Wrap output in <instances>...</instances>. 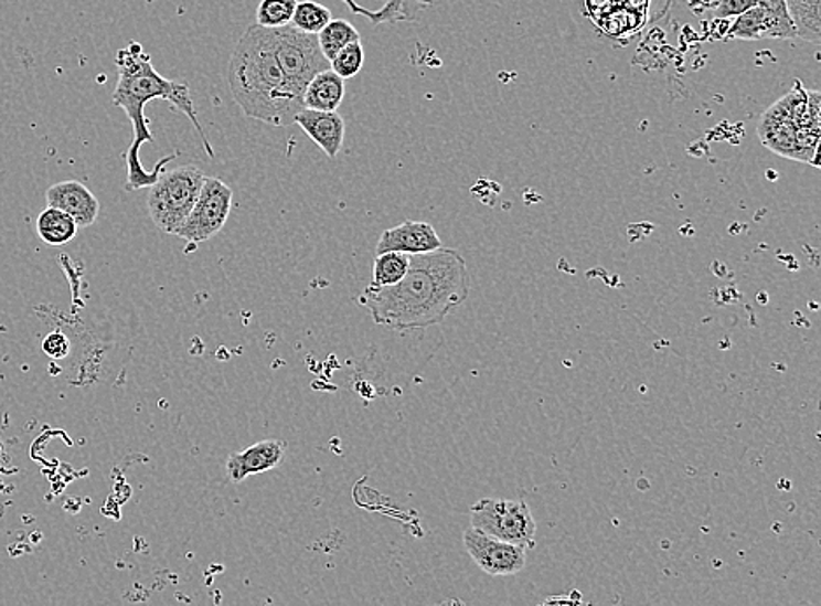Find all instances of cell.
Returning <instances> with one entry per match:
<instances>
[{"label": "cell", "mask_w": 821, "mask_h": 606, "mask_svg": "<svg viewBox=\"0 0 821 606\" xmlns=\"http://www.w3.org/2000/svg\"><path fill=\"white\" fill-rule=\"evenodd\" d=\"M286 456V442L268 440L258 442L242 453H235L226 461V471L232 482H242L249 475L265 474L274 470L282 463Z\"/></svg>", "instance_id": "cell-11"}, {"label": "cell", "mask_w": 821, "mask_h": 606, "mask_svg": "<svg viewBox=\"0 0 821 606\" xmlns=\"http://www.w3.org/2000/svg\"><path fill=\"white\" fill-rule=\"evenodd\" d=\"M444 247L437 230L424 221H403L402 225L384 230L377 242V255L382 253H403V255H426Z\"/></svg>", "instance_id": "cell-9"}, {"label": "cell", "mask_w": 821, "mask_h": 606, "mask_svg": "<svg viewBox=\"0 0 821 606\" xmlns=\"http://www.w3.org/2000/svg\"><path fill=\"white\" fill-rule=\"evenodd\" d=\"M462 542L471 560L479 564V568L494 577H509L524 570L527 561V549L513 543L501 542L488 534L468 528L462 534Z\"/></svg>", "instance_id": "cell-8"}, {"label": "cell", "mask_w": 821, "mask_h": 606, "mask_svg": "<svg viewBox=\"0 0 821 606\" xmlns=\"http://www.w3.org/2000/svg\"><path fill=\"white\" fill-rule=\"evenodd\" d=\"M270 30L271 47L284 74L292 85L306 94L313 76L331 68L330 60L322 55L318 35L306 34L292 25Z\"/></svg>", "instance_id": "cell-6"}, {"label": "cell", "mask_w": 821, "mask_h": 606, "mask_svg": "<svg viewBox=\"0 0 821 606\" xmlns=\"http://www.w3.org/2000/svg\"><path fill=\"white\" fill-rule=\"evenodd\" d=\"M343 97H345V81L328 68L318 76H313L307 85L303 104L307 109L333 113L343 103Z\"/></svg>", "instance_id": "cell-14"}, {"label": "cell", "mask_w": 821, "mask_h": 606, "mask_svg": "<svg viewBox=\"0 0 821 606\" xmlns=\"http://www.w3.org/2000/svg\"><path fill=\"white\" fill-rule=\"evenodd\" d=\"M408 267H410V256L403 255V253L377 255L373 264L372 286L387 288V286L398 285L399 280L407 276Z\"/></svg>", "instance_id": "cell-19"}, {"label": "cell", "mask_w": 821, "mask_h": 606, "mask_svg": "<svg viewBox=\"0 0 821 606\" xmlns=\"http://www.w3.org/2000/svg\"><path fill=\"white\" fill-rule=\"evenodd\" d=\"M228 85L247 118L271 127H289L306 109L303 92L292 85L274 55L270 30L256 23L247 26L233 50Z\"/></svg>", "instance_id": "cell-3"}, {"label": "cell", "mask_w": 821, "mask_h": 606, "mask_svg": "<svg viewBox=\"0 0 821 606\" xmlns=\"http://www.w3.org/2000/svg\"><path fill=\"white\" fill-rule=\"evenodd\" d=\"M298 0H262L256 11V25L263 29H282L291 25Z\"/></svg>", "instance_id": "cell-21"}, {"label": "cell", "mask_w": 821, "mask_h": 606, "mask_svg": "<svg viewBox=\"0 0 821 606\" xmlns=\"http://www.w3.org/2000/svg\"><path fill=\"white\" fill-rule=\"evenodd\" d=\"M788 17L797 38L808 43L821 41V0H787Z\"/></svg>", "instance_id": "cell-16"}, {"label": "cell", "mask_w": 821, "mask_h": 606, "mask_svg": "<svg viewBox=\"0 0 821 606\" xmlns=\"http://www.w3.org/2000/svg\"><path fill=\"white\" fill-rule=\"evenodd\" d=\"M330 65L331 71L334 74H339L343 81L356 76L364 65V47L361 41L343 47L342 52L331 60Z\"/></svg>", "instance_id": "cell-22"}, {"label": "cell", "mask_w": 821, "mask_h": 606, "mask_svg": "<svg viewBox=\"0 0 821 606\" xmlns=\"http://www.w3.org/2000/svg\"><path fill=\"white\" fill-rule=\"evenodd\" d=\"M470 274L458 251L441 249L412 255L407 276L398 285L366 286L358 298L373 321L396 331L426 330L470 297Z\"/></svg>", "instance_id": "cell-1"}, {"label": "cell", "mask_w": 821, "mask_h": 606, "mask_svg": "<svg viewBox=\"0 0 821 606\" xmlns=\"http://www.w3.org/2000/svg\"><path fill=\"white\" fill-rule=\"evenodd\" d=\"M754 8H757V0H719L715 8V17L718 20L737 18Z\"/></svg>", "instance_id": "cell-23"}, {"label": "cell", "mask_w": 821, "mask_h": 606, "mask_svg": "<svg viewBox=\"0 0 821 606\" xmlns=\"http://www.w3.org/2000/svg\"><path fill=\"white\" fill-rule=\"evenodd\" d=\"M758 8L778 18H790L787 11V0H757Z\"/></svg>", "instance_id": "cell-25"}, {"label": "cell", "mask_w": 821, "mask_h": 606, "mask_svg": "<svg viewBox=\"0 0 821 606\" xmlns=\"http://www.w3.org/2000/svg\"><path fill=\"white\" fill-rule=\"evenodd\" d=\"M46 202L73 217L79 228L94 225L100 212L97 196L79 181H62L47 188Z\"/></svg>", "instance_id": "cell-10"}, {"label": "cell", "mask_w": 821, "mask_h": 606, "mask_svg": "<svg viewBox=\"0 0 821 606\" xmlns=\"http://www.w3.org/2000/svg\"><path fill=\"white\" fill-rule=\"evenodd\" d=\"M356 41H361L360 32L348 20H331L318 34L322 55L327 56L330 62L342 52L343 47Z\"/></svg>", "instance_id": "cell-18"}, {"label": "cell", "mask_w": 821, "mask_h": 606, "mask_svg": "<svg viewBox=\"0 0 821 606\" xmlns=\"http://www.w3.org/2000/svg\"><path fill=\"white\" fill-rule=\"evenodd\" d=\"M43 351L46 352L47 357L53 360H62V358L68 357L71 352V342L62 331H52L46 339L43 340Z\"/></svg>", "instance_id": "cell-24"}, {"label": "cell", "mask_w": 821, "mask_h": 606, "mask_svg": "<svg viewBox=\"0 0 821 606\" xmlns=\"http://www.w3.org/2000/svg\"><path fill=\"white\" fill-rule=\"evenodd\" d=\"M35 228H38L41 241L46 242L50 246H64L76 237L79 226L65 212L47 208L46 211L39 214Z\"/></svg>", "instance_id": "cell-17"}, {"label": "cell", "mask_w": 821, "mask_h": 606, "mask_svg": "<svg viewBox=\"0 0 821 606\" xmlns=\"http://www.w3.org/2000/svg\"><path fill=\"white\" fill-rule=\"evenodd\" d=\"M471 528L501 542L531 549L536 536V522L530 504L519 500L483 498L470 510Z\"/></svg>", "instance_id": "cell-5"}, {"label": "cell", "mask_w": 821, "mask_h": 606, "mask_svg": "<svg viewBox=\"0 0 821 606\" xmlns=\"http://www.w3.org/2000/svg\"><path fill=\"white\" fill-rule=\"evenodd\" d=\"M205 183L204 170L196 166H182L161 172L157 183L149 188V216L163 234H174L182 221L195 208Z\"/></svg>", "instance_id": "cell-4"}, {"label": "cell", "mask_w": 821, "mask_h": 606, "mask_svg": "<svg viewBox=\"0 0 821 606\" xmlns=\"http://www.w3.org/2000/svg\"><path fill=\"white\" fill-rule=\"evenodd\" d=\"M233 205V190L217 178H205L195 208L190 216L174 230L175 237L186 241L190 246L216 237L225 228Z\"/></svg>", "instance_id": "cell-7"}, {"label": "cell", "mask_w": 821, "mask_h": 606, "mask_svg": "<svg viewBox=\"0 0 821 606\" xmlns=\"http://www.w3.org/2000/svg\"><path fill=\"white\" fill-rule=\"evenodd\" d=\"M331 20L333 18L327 6L318 4L313 0H303V2H298L295 9L291 25L306 34L318 35Z\"/></svg>", "instance_id": "cell-20"}, {"label": "cell", "mask_w": 821, "mask_h": 606, "mask_svg": "<svg viewBox=\"0 0 821 606\" xmlns=\"http://www.w3.org/2000/svg\"><path fill=\"white\" fill-rule=\"evenodd\" d=\"M295 124L319 146L330 158L337 157L345 139V121L342 116L324 110L301 109L295 118Z\"/></svg>", "instance_id": "cell-13"}, {"label": "cell", "mask_w": 821, "mask_h": 606, "mask_svg": "<svg viewBox=\"0 0 821 606\" xmlns=\"http://www.w3.org/2000/svg\"><path fill=\"white\" fill-rule=\"evenodd\" d=\"M343 2L349 6L352 13L369 18L373 25L408 22V20H414L417 17L420 9L433 4V0H385L381 9L370 11V9L361 8L354 0H343Z\"/></svg>", "instance_id": "cell-15"}, {"label": "cell", "mask_w": 821, "mask_h": 606, "mask_svg": "<svg viewBox=\"0 0 821 606\" xmlns=\"http://www.w3.org/2000/svg\"><path fill=\"white\" fill-rule=\"evenodd\" d=\"M797 38L790 18H778L754 8L746 11L727 30V39L737 41H760V39H793Z\"/></svg>", "instance_id": "cell-12"}, {"label": "cell", "mask_w": 821, "mask_h": 606, "mask_svg": "<svg viewBox=\"0 0 821 606\" xmlns=\"http://www.w3.org/2000/svg\"><path fill=\"white\" fill-rule=\"evenodd\" d=\"M116 65H118L119 77L115 94H113V103L127 113L131 128H134V140H131L130 148L127 149V155H125V158H127L128 191L153 187L167 163L178 157V155H170V157L163 158V160L158 161L157 167L151 172H148L145 166L140 163V146L145 142H151V145L154 142L153 134L149 130L148 119L145 116V107L157 98L167 100L175 109L181 110L182 115L190 118L191 124L196 128V132L200 134V139L204 142L209 157H214L211 142L205 137L204 128L200 125L199 116H196L195 104H193L188 85L175 83V81L167 79V77L158 74L154 71L151 56L145 52V47L137 43H130V46L119 50L118 56H116Z\"/></svg>", "instance_id": "cell-2"}]
</instances>
